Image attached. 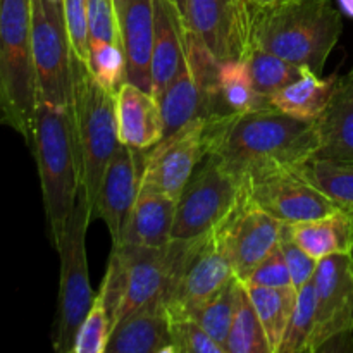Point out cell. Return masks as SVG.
I'll return each mask as SVG.
<instances>
[{
    "label": "cell",
    "mask_w": 353,
    "mask_h": 353,
    "mask_svg": "<svg viewBox=\"0 0 353 353\" xmlns=\"http://www.w3.org/2000/svg\"><path fill=\"white\" fill-rule=\"evenodd\" d=\"M248 295L254 303L262 327L268 336L271 353H279L285 334L292 321L293 309L296 303L295 288H265V286L247 285Z\"/></svg>",
    "instance_id": "obj_27"
},
{
    "label": "cell",
    "mask_w": 353,
    "mask_h": 353,
    "mask_svg": "<svg viewBox=\"0 0 353 353\" xmlns=\"http://www.w3.org/2000/svg\"><path fill=\"white\" fill-rule=\"evenodd\" d=\"M155 28L152 47V93L161 99L186 57V28L172 0H154Z\"/></svg>",
    "instance_id": "obj_18"
},
{
    "label": "cell",
    "mask_w": 353,
    "mask_h": 353,
    "mask_svg": "<svg viewBox=\"0 0 353 353\" xmlns=\"http://www.w3.org/2000/svg\"><path fill=\"white\" fill-rule=\"evenodd\" d=\"M233 268L219 228L195 240H185L178 271L164 296L168 307L185 309L216 295L230 279Z\"/></svg>",
    "instance_id": "obj_10"
},
{
    "label": "cell",
    "mask_w": 353,
    "mask_h": 353,
    "mask_svg": "<svg viewBox=\"0 0 353 353\" xmlns=\"http://www.w3.org/2000/svg\"><path fill=\"white\" fill-rule=\"evenodd\" d=\"M279 248H281L283 257H285L286 265H288L293 286H295V290L299 292V290H302L307 283L312 281L319 261L310 257L305 250H302V248L293 241L292 234H290L288 231V224H285V228H283Z\"/></svg>",
    "instance_id": "obj_37"
},
{
    "label": "cell",
    "mask_w": 353,
    "mask_h": 353,
    "mask_svg": "<svg viewBox=\"0 0 353 353\" xmlns=\"http://www.w3.org/2000/svg\"><path fill=\"white\" fill-rule=\"evenodd\" d=\"M283 228L285 223L254 205L243 193L233 214L219 226L238 281H247L252 271L279 247Z\"/></svg>",
    "instance_id": "obj_14"
},
{
    "label": "cell",
    "mask_w": 353,
    "mask_h": 353,
    "mask_svg": "<svg viewBox=\"0 0 353 353\" xmlns=\"http://www.w3.org/2000/svg\"><path fill=\"white\" fill-rule=\"evenodd\" d=\"M92 219V205L79 195L74 212L55 247L61 257V279L52 347L57 353H74L76 334L95 299L86 259V231Z\"/></svg>",
    "instance_id": "obj_6"
},
{
    "label": "cell",
    "mask_w": 353,
    "mask_h": 353,
    "mask_svg": "<svg viewBox=\"0 0 353 353\" xmlns=\"http://www.w3.org/2000/svg\"><path fill=\"white\" fill-rule=\"evenodd\" d=\"M0 2H2V0H0Z\"/></svg>",
    "instance_id": "obj_45"
},
{
    "label": "cell",
    "mask_w": 353,
    "mask_h": 353,
    "mask_svg": "<svg viewBox=\"0 0 353 353\" xmlns=\"http://www.w3.org/2000/svg\"><path fill=\"white\" fill-rule=\"evenodd\" d=\"M121 248L126 259L128 278L126 296L117 323L157 299H164L178 271L185 240H171L164 247L121 243Z\"/></svg>",
    "instance_id": "obj_15"
},
{
    "label": "cell",
    "mask_w": 353,
    "mask_h": 353,
    "mask_svg": "<svg viewBox=\"0 0 353 353\" xmlns=\"http://www.w3.org/2000/svg\"><path fill=\"white\" fill-rule=\"evenodd\" d=\"M119 143L148 150L164 138V119L154 93L126 81L116 93Z\"/></svg>",
    "instance_id": "obj_19"
},
{
    "label": "cell",
    "mask_w": 353,
    "mask_h": 353,
    "mask_svg": "<svg viewBox=\"0 0 353 353\" xmlns=\"http://www.w3.org/2000/svg\"><path fill=\"white\" fill-rule=\"evenodd\" d=\"M219 103L221 116L271 107V100L255 90L245 59L219 61Z\"/></svg>",
    "instance_id": "obj_25"
},
{
    "label": "cell",
    "mask_w": 353,
    "mask_h": 353,
    "mask_svg": "<svg viewBox=\"0 0 353 353\" xmlns=\"http://www.w3.org/2000/svg\"><path fill=\"white\" fill-rule=\"evenodd\" d=\"M30 148L37 159L45 216L55 248L81 192V164L72 105L38 100Z\"/></svg>",
    "instance_id": "obj_3"
},
{
    "label": "cell",
    "mask_w": 353,
    "mask_h": 353,
    "mask_svg": "<svg viewBox=\"0 0 353 353\" xmlns=\"http://www.w3.org/2000/svg\"><path fill=\"white\" fill-rule=\"evenodd\" d=\"M72 114L81 164V192L95 207L103 171L119 145L116 117V93L95 81L85 61L71 52Z\"/></svg>",
    "instance_id": "obj_5"
},
{
    "label": "cell",
    "mask_w": 353,
    "mask_h": 353,
    "mask_svg": "<svg viewBox=\"0 0 353 353\" xmlns=\"http://www.w3.org/2000/svg\"><path fill=\"white\" fill-rule=\"evenodd\" d=\"M86 65L95 81L107 92L117 93L121 86L126 83V59L119 43L90 40Z\"/></svg>",
    "instance_id": "obj_33"
},
{
    "label": "cell",
    "mask_w": 353,
    "mask_h": 353,
    "mask_svg": "<svg viewBox=\"0 0 353 353\" xmlns=\"http://www.w3.org/2000/svg\"><path fill=\"white\" fill-rule=\"evenodd\" d=\"M183 21L219 61L243 59L250 45V0H186Z\"/></svg>",
    "instance_id": "obj_13"
},
{
    "label": "cell",
    "mask_w": 353,
    "mask_h": 353,
    "mask_svg": "<svg viewBox=\"0 0 353 353\" xmlns=\"http://www.w3.org/2000/svg\"><path fill=\"white\" fill-rule=\"evenodd\" d=\"M48 2L55 3V6H61L62 7V0H48Z\"/></svg>",
    "instance_id": "obj_43"
},
{
    "label": "cell",
    "mask_w": 353,
    "mask_h": 353,
    "mask_svg": "<svg viewBox=\"0 0 353 353\" xmlns=\"http://www.w3.org/2000/svg\"><path fill=\"white\" fill-rule=\"evenodd\" d=\"M338 76L321 74L303 68L302 74L271 97V107L303 121H316L323 116L336 92Z\"/></svg>",
    "instance_id": "obj_24"
},
{
    "label": "cell",
    "mask_w": 353,
    "mask_h": 353,
    "mask_svg": "<svg viewBox=\"0 0 353 353\" xmlns=\"http://www.w3.org/2000/svg\"><path fill=\"white\" fill-rule=\"evenodd\" d=\"M178 200L152 186L141 185L121 231L119 243L137 247H164L172 240Z\"/></svg>",
    "instance_id": "obj_20"
},
{
    "label": "cell",
    "mask_w": 353,
    "mask_h": 353,
    "mask_svg": "<svg viewBox=\"0 0 353 353\" xmlns=\"http://www.w3.org/2000/svg\"><path fill=\"white\" fill-rule=\"evenodd\" d=\"M145 154L147 150H137L119 143L103 171L93 207V217H100L109 228L112 245L119 243L128 214L133 209L134 200L140 193Z\"/></svg>",
    "instance_id": "obj_16"
},
{
    "label": "cell",
    "mask_w": 353,
    "mask_h": 353,
    "mask_svg": "<svg viewBox=\"0 0 353 353\" xmlns=\"http://www.w3.org/2000/svg\"><path fill=\"white\" fill-rule=\"evenodd\" d=\"M105 353H174L164 299L119 321L110 333Z\"/></svg>",
    "instance_id": "obj_21"
},
{
    "label": "cell",
    "mask_w": 353,
    "mask_h": 353,
    "mask_svg": "<svg viewBox=\"0 0 353 353\" xmlns=\"http://www.w3.org/2000/svg\"><path fill=\"white\" fill-rule=\"evenodd\" d=\"M300 171L340 209L353 212V164L310 159Z\"/></svg>",
    "instance_id": "obj_31"
},
{
    "label": "cell",
    "mask_w": 353,
    "mask_h": 353,
    "mask_svg": "<svg viewBox=\"0 0 353 353\" xmlns=\"http://www.w3.org/2000/svg\"><path fill=\"white\" fill-rule=\"evenodd\" d=\"M205 155L207 117H196L148 148L141 185L152 186L178 200Z\"/></svg>",
    "instance_id": "obj_12"
},
{
    "label": "cell",
    "mask_w": 353,
    "mask_h": 353,
    "mask_svg": "<svg viewBox=\"0 0 353 353\" xmlns=\"http://www.w3.org/2000/svg\"><path fill=\"white\" fill-rule=\"evenodd\" d=\"M350 255H352V259H353V250H352V254H350Z\"/></svg>",
    "instance_id": "obj_44"
},
{
    "label": "cell",
    "mask_w": 353,
    "mask_h": 353,
    "mask_svg": "<svg viewBox=\"0 0 353 353\" xmlns=\"http://www.w3.org/2000/svg\"><path fill=\"white\" fill-rule=\"evenodd\" d=\"M293 241L316 261L331 255L352 254L353 212L338 210L319 219L288 224Z\"/></svg>",
    "instance_id": "obj_23"
},
{
    "label": "cell",
    "mask_w": 353,
    "mask_h": 353,
    "mask_svg": "<svg viewBox=\"0 0 353 353\" xmlns=\"http://www.w3.org/2000/svg\"><path fill=\"white\" fill-rule=\"evenodd\" d=\"M174 353H226L196 321L179 310L168 309Z\"/></svg>",
    "instance_id": "obj_35"
},
{
    "label": "cell",
    "mask_w": 353,
    "mask_h": 353,
    "mask_svg": "<svg viewBox=\"0 0 353 353\" xmlns=\"http://www.w3.org/2000/svg\"><path fill=\"white\" fill-rule=\"evenodd\" d=\"M316 121L278 109H259L207 119V154L241 179L281 168H296L316 155Z\"/></svg>",
    "instance_id": "obj_1"
},
{
    "label": "cell",
    "mask_w": 353,
    "mask_h": 353,
    "mask_svg": "<svg viewBox=\"0 0 353 353\" xmlns=\"http://www.w3.org/2000/svg\"><path fill=\"white\" fill-rule=\"evenodd\" d=\"M343 31L341 10L331 0L252 3L250 43L321 74Z\"/></svg>",
    "instance_id": "obj_2"
},
{
    "label": "cell",
    "mask_w": 353,
    "mask_h": 353,
    "mask_svg": "<svg viewBox=\"0 0 353 353\" xmlns=\"http://www.w3.org/2000/svg\"><path fill=\"white\" fill-rule=\"evenodd\" d=\"M88 31L90 40L121 45L114 0H88Z\"/></svg>",
    "instance_id": "obj_38"
},
{
    "label": "cell",
    "mask_w": 353,
    "mask_h": 353,
    "mask_svg": "<svg viewBox=\"0 0 353 353\" xmlns=\"http://www.w3.org/2000/svg\"><path fill=\"white\" fill-rule=\"evenodd\" d=\"M316 124L319 147L312 159L353 164V68L338 79L336 92Z\"/></svg>",
    "instance_id": "obj_22"
},
{
    "label": "cell",
    "mask_w": 353,
    "mask_h": 353,
    "mask_svg": "<svg viewBox=\"0 0 353 353\" xmlns=\"http://www.w3.org/2000/svg\"><path fill=\"white\" fill-rule=\"evenodd\" d=\"M338 6H340L341 14L353 17V0H338Z\"/></svg>",
    "instance_id": "obj_40"
},
{
    "label": "cell",
    "mask_w": 353,
    "mask_h": 353,
    "mask_svg": "<svg viewBox=\"0 0 353 353\" xmlns=\"http://www.w3.org/2000/svg\"><path fill=\"white\" fill-rule=\"evenodd\" d=\"M245 195L254 205L285 224L319 219L341 210L296 168H281L245 179Z\"/></svg>",
    "instance_id": "obj_9"
},
{
    "label": "cell",
    "mask_w": 353,
    "mask_h": 353,
    "mask_svg": "<svg viewBox=\"0 0 353 353\" xmlns=\"http://www.w3.org/2000/svg\"><path fill=\"white\" fill-rule=\"evenodd\" d=\"M243 59L250 69L255 90L265 99H271L276 92L295 81L303 71L302 65L293 64L254 43L248 45Z\"/></svg>",
    "instance_id": "obj_30"
},
{
    "label": "cell",
    "mask_w": 353,
    "mask_h": 353,
    "mask_svg": "<svg viewBox=\"0 0 353 353\" xmlns=\"http://www.w3.org/2000/svg\"><path fill=\"white\" fill-rule=\"evenodd\" d=\"M110 333L112 323L107 312L105 299L102 293L97 292L92 307L76 334L74 353H105Z\"/></svg>",
    "instance_id": "obj_34"
},
{
    "label": "cell",
    "mask_w": 353,
    "mask_h": 353,
    "mask_svg": "<svg viewBox=\"0 0 353 353\" xmlns=\"http://www.w3.org/2000/svg\"><path fill=\"white\" fill-rule=\"evenodd\" d=\"M31 40L38 100L72 105L71 47L61 6L31 0Z\"/></svg>",
    "instance_id": "obj_8"
},
{
    "label": "cell",
    "mask_w": 353,
    "mask_h": 353,
    "mask_svg": "<svg viewBox=\"0 0 353 353\" xmlns=\"http://www.w3.org/2000/svg\"><path fill=\"white\" fill-rule=\"evenodd\" d=\"M236 292H238V279L233 278L210 299L203 302L195 303V305L185 307V309H176V307H168V309L179 310L186 316L192 317L193 321L200 324L207 331L214 341L224 348L228 333L233 323L234 307H236Z\"/></svg>",
    "instance_id": "obj_29"
},
{
    "label": "cell",
    "mask_w": 353,
    "mask_h": 353,
    "mask_svg": "<svg viewBox=\"0 0 353 353\" xmlns=\"http://www.w3.org/2000/svg\"><path fill=\"white\" fill-rule=\"evenodd\" d=\"M159 105L164 119V138L174 134L196 117H203L202 99L186 57L178 74L159 99Z\"/></svg>",
    "instance_id": "obj_26"
},
{
    "label": "cell",
    "mask_w": 353,
    "mask_h": 353,
    "mask_svg": "<svg viewBox=\"0 0 353 353\" xmlns=\"http://www.w3.org/2000/svg\"><path fill=\"white\" fill-rule=\"evenodd\" d=\"M316 326L310 353L323 352L338 338L353 331V259L350 254L331 255L317 264Z\"/></svg>",
    "instance_id": "obj_11"
},
{
    "label": "cell",
    "mask_w": 353,
    "mask_h": 353,
    "mask_svg": "<svg viewBox=\"0 0 353 353\" xmlns=\"http://www.w3.org/2000/svg\"><path fill=\"white\" fill-rule=\"evenodd\" d=\"M121 48L126 59V81L152 92L154 0H114Z\"/></svg>",
    "instance_id": "obj_17"
},
{
    "label": "cell",
    "mask_w": 353,
    "mask_h": 353,
    "mask_svg": "<svg viewBox=\"0 0 353 353\" xmlns=\"http://www.w3.org/2000/svg\"><path fill=\"white\" fill-rule=\"evenodd\" d=\"M250 2L255 3V6H271V3L286 2V0H250Z\"/></svg>",
    "instance_id": "obj_41"
},
{
    "label": "cell",
    "mask_w": 353,
    "mask_h": 353,
    "mask_svg": "<svg viewBox=\"0 0 353 353\" xmlns=\"http://www.w3.org/2000/svg\"><path fill=\"white\" fill-rule=\"evenodd\" d=\"M247 285L265 286V288H295L292 283L288 265L283 257L281 248H276L265 261H262L248 276Z\"/></svg>",
    "instance_id": "obj_39"
},
{
    "label": "cell",
    "mask_w": 353,
    "mask_h": 353,
    "mask_svg": "<svg viewBox=\"0 0 353 353\" xmlns=\"http://www.w3.org/2000/svg\"><path fill=\"white\" fill-rule=\"evenodd\" d=\"M38 90L31 40V0L0 2V126L33 141Z\"/></svg>",
    "instance_id": "obj_4"
},
{
    "label": "cell",
    "mask_w": 353,
    "mask_h": 353,
    "mask_svg": "<svg viewBox=\"0 0 353 353\" xmlns=\"http://www.w3.org/2000/svg\"><path fill=\"white\" fill-rule=\"evenodd\" d=\"M172 2H174L176 6H178V9L181 10V12H183V9H185V3H186V0H172Z\"/></svg>",
    "instance_id": "obj_42"
},
{
    "label": "cell",
    "mask_w": 353,
    "mask_h": 353,
    "mask_svg": "<svg viewBox=\"0 0 353 353\" xmlns=\"http://www.w3.org/2000/svg\"><path fill=\"white\" fill-rule=\"evenodd\" d=\"M226 353H271L268 336L262 327L250 295L241 281H238L236 307H234L233 323L228 333Z\"/></svg>",
    "instance_id": "obj_28"
},
{
    "label": "cell",
    "mask_w": 353,
    "mask_h": 353,
    "mask_svg": "<svg viewBox=\"0 0 353 353\" xmlns=\"http://www.w3.org/2000/svg\"><path fill=\"white\" fill-rule=\"evenodd\" d=\"M245 181L207 154L176 205L172 240H195L219 228L243 199Z\"/></svg>",
    "instance_id": "obj_7"
},
{
    "label": "cell",
    "mask_w": 353,
    "mask_h": 353,
    "mask_svg": "<svg viewBox=\"0 0 353 353\" xmlns=\"http://www.w3.org/2000/svg\"><path fill=\"white\" fill-rule=\"evenodd\" d=\"M316 326V288L314 279L296 292V303L279 353H310Z\"/></svg>",
    "instance_id": "obj_32"
},
{
    "label": "cell",
    "mask_w": 353,
    "mask_h": 353,
    "mask_svg": "<svg viewBox=\"0 0 353 353\" xmlns=\"http://www.w3.org/2000/svg\"><path fill=\"white\" fill-rule=\"evenodd\" d=\"M62 10L71 52L86 62L90 54L88 0H62Z\"/></svg>",
    "instance_id": "obj_36"
}]
</instances>
